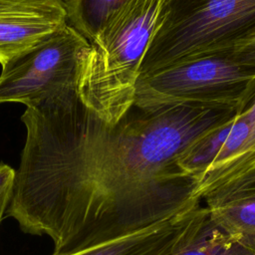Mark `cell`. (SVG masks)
I'll use <instances>...</instances> for the list:
<instances>
[{
  "instance_id": "obj_1",
  "label": "cell",
  "mask_w": 255,
  "mask_h": 255,
  "mask_svg": "<svg viewBox=\"0 0 255 255\" xmlns=\"http://www.w3.org/2000/svg\"><path fill=\"white\" fill-rule=\"evenodd\" d=\"M237 111L190 105L131 110L108 125L70 90L28 108L9 215L71 255L202 203L178 166Z\"/></svg>"
},
{
  "instance_id": "obj_2",
  "label": "cell",
  "mask_w": 255,
  "mask_h": 255,
  "mask_svg": "<svg viewBox=\"0 0 255 255\" xmlns=\"http://www.w3.org/2000/svg\"><path fill=\"white\" fill-rule=\"evenodd\" d=\"M166 0H128L89 42L78 65L82 104L108 125L133 107L144 57L165 17Z\"/></svg>"
},
{
  "instance_id": "obj_3",
  "label": "cell",
  "mask_w": 255,
  "mask_h": 255,
  "mask_svg": "<svg viewBox=\"0 0 255 255\" xmlns=\"http://www.w3.org/2000/svg\"><path fill=\"white\" fill-rule=\"evenodd\" d=\"M255 45V0H166L140 75Z\"/></svg>"
},
{
  "instance_id": "obj_4",
  "label": "cell",
  "mask_w": 255,
  "mask_h": 255,
  "mask_svg": "<svg viewBox=\"0 0 255 255\" xmlns=\"http://www.w3.org/2000/svg\"><path fill=\"white\" fill-rule=\"evenodd\" d=\"M255 93V56L246 51L201 57L140 75L133 107L190 105L241 109Z\"/></svg>"
},
{
  "instance_id": "obj_5",
  "label": "cell",
  "mask_w": 255,
  "mask_h": 255,
  "mask_svg": "<svg viewBox=\"0 0 255 255\" xmlns=\"http://www.w3.org/2000/svg\"><path fill=\"white\" fill-rule=\"evenodd\" d=\"M89 42L72 26L14 58L0 74V104L35 107L69 89L77 88L78 65Z\"/></svg>"
},
{
  "instance_id": "obj_6",
  "label": "cell",
  "mask_w": 255,
  "mask_h": 255,
  "mask_svg": "<svg viewBox=\"0 0 255 255\" xmlns=\"http://www.w3.org/2000/svg\"><path fill=\"white\" fill-rule=\"evenodd\" d=\"M68 24L63 0H0V64L39 45Z\"/></svg>"
},
{
  "instance_id": "obj_7",
  "label": "cell",
  "mask_w": 255,
  "mask_h": 255,
  "mask_svg": "<svg viewBox=\"0 0 255 255\" xmlns=\"http://www.w3.org/2000/svg\"><path fill=\"white\" fill-rule=\"evenodd\" d=\"M202 203L173 216L71 255H168L186 242L207 218Z\"/></svg>"
},
{
  "instance_id": "obj_8",
  "label": "cell",
  "mask_w": 255,
  "mask_h": 255,
  "mask_svg": "<svg viewBox=\"0 0 255 255\" xmlns=\"http://www.w3.org/2000/svg\"><path fill=\"white\" fill-rule=\"evenodd\" d=\"M201 201L215 226L255 251V165L220 184Z\"/></svg>"
},
{
  "instance_id": "obj_9",
  "label": "cell",
  "mask_w": 255,
  "mask_h": 255,
  "mask_svg": "<svg viewBox=\"0 0 255 255\" xmlns=\"http://www.w3.org/2000/svg\"><path fill=\"white\" fill-rule=\"evenodd\" d=\"M168 255H255V251L205 219L200 228Z\"/></svg>"
},
{
  "instance_id": "obj_10",
  "label": "cell",
  "mask_w": 255,
  "mask_h": 255,
  "mask_svg": "<svg viewBox=\"0 0 255 255\" xmlns=\"http://www.w3.org/2000/svg\"><path fill=\"white\" fill-rule=\"evenodd\" d=\"M67 22L88 42L101 32L112 14L128 0H63Z\"/></svg>"
},
{
  "instance_id": "obj_11",
  "label": "cell",
  "mask_w": 255,
  "mask_h": 255,
  "mask_svg": "<svg viewBox=\"0 0 255 255\" xmlns=\"http://www.w3.org/2000/svg\"><path fill=\"white\" fill-rule=\"evenodd\" d=\"M237 113L239 116L245 118L248 121L251 127L250 135L243 155L241 156L240 160L225 181L236 176L247 168L255 165V93L251 96L247 103L237 111Z\"/></svg>"
},
{
  "instance_id": "obj_12",
  "label": "cell",
  "mask_w": 255,
  "mask_h": 255,
  "mask_svg": "<svg viewBox=\"0 0 255 255\" xmlns=\"http://www.w3.org/2000/svg\"><path fill=\"white\" fill-rule=\"evenodd\" d=\"M15 181V169L0 162V223L9 207Z\"/></svg>"
},
{
  "instance_id": "obj_13",
  "label": "cell",
  "mask_w": 255,
  "mask_h": 255,
  "mask_svg": "<svg viewBox=\"0 0 255 255\" xmlns=\"http://www.w3.org/2000/svg\"><path fill=\"white\" fill-rule=\"evenodd\" d=\"M244 50H246V51L252 53V54L255 56V45H254V46H251V47H249V48H246V49H244ZM241 51H242V50H241Z\"/></svg>"
}]
</instances>
